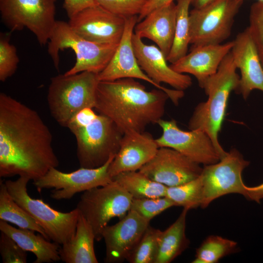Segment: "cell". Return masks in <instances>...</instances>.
Returning a JSON list of instances; mask_svg holds the SVG:
<instances>
[{"instance_id": "8", "label": "cell", "mask_w": 263, "mask_h": 263, "mask_svg": "<svg viewBox=\"0 0 263 263\" xmlns=\"http://www.w3.org/2000/svg\"><path fill=\"white\" fill-rule=\"evenodd\" d=\"M56 0H0L2 22L11 32L26 28L41 46L48 43L55 26Z\"/></svg>"}, {"instance_id": "34", "label": "cell", "mask_w": 263, "mask_h": 263, "mask_svg": "<svg viewBox=\"0 0 263 263\" xmlns=\"http://www.w3.org/2000/svg\"><path fill=\"white\" fill-rule=\"evenodd\" d=\"M148 0H95L97 4L123 19L139 16Z\"/></svg>"}, {"instance_id": "12", "label": "cell", "mask_w": 263, "mask_h": 263, "mask_svg": "<svg viewBox=\"0 0 263 263\" xmlns=\"http://www.w3.org/2000/svg\"><path fill=\"white\" fill-rule=\"evenodd\" d=\"M114 156H112L105 164L96 168L80 167L76 170L66 173L56 168H52L43 176L33 181V185L38 192L43 189L53 188L51 193V197L53 199H70L77 193L104 186L112 182L113 180L109 173L108 169Z\"/></svg>"}, {"instance_id": "15", "label": "cell", "mask_w": 263, "mask_h": 263, "mask_svg": "<svg viewBox=\"0 0 263 263\" xmlns=\"http://www.w3.org/2000/svg\"><path fill=\"white\" fill-rule=\"evenodd\" d=\"M125 19L95 4L78 12L68 22L75 32L88 40L118 44L124 31Z\"/></svg>"}, {"instance_id": "5", "label": "cell", "mask_w": 263, "mask_h": 263, "mask_svg": "<svg viewBox=\"0 0 263 263\" xmlns=\"http://www.w3.org/2000/svg\"><path fill=\"white\" fill-rule=\"evenodd\" d=\"M47 44L48 53L57 70L60 62L59 51L69 48L74 51L75 63L64 73L66 75L84 71L98 74L107 66L118 45L88 40L75 32L68 22L62 20H56Z\"/></svg>"}, {"instance_id": "32", "label": "cell", "mask_w": 263, "mask_h": 263, "mask_svg": "<svg viewBox=\"0 0 263 263\" xmlns=\"http://www.w3.org/2000/svg\"><path fill=\"white\" fill-rule=\"evenodd\" d=\"M11 32L0 34V81H5L16 72L19 61L16 47L10 42Z\"/></svg>"}, {"instance_id": "39", "label": "cell", "mask_w": 263, "mask_h": 263, "mask_svg": "<svg viewBox=\"0 0 263 263\" xmlns=\"http://www.w3.org/2000/svg\"><path fill=\"white\" fill-rule=\"evenodd\" d=\"M174 0H148L138 16V22L152 11L173 2Z\"/></svg>"}, {"instance_id": "42", "label": "cell", "mask_w": 263, "mask_h": 263, "mask_svg": "<svg viewBox=\"0 0 263 263\" xmlns=\"http://www.w3.org/2000/svg\"><path fill=\"white\" fill-rule=\"evenodd\" d=\"M257 1H259V2H260L262 3H263V0H257Z\"/></svg>"}, {"instance_id": "23", "label": "cell", "mask_w": 263, "mask_h": 263, "mask_svg": "<svg viewBox=\"0 0 263 263\" xmlns=\"http://www.w3.org/2000/svg\"><path fill=\"white\" fill-rule=\"evenodd\" d=\"M95 236L92 227L79 212L75 235L62 244L60 260L66 263H97L94 249Z\"/></svg>"}, {"instance_id": "21", "label": "cell", "mask_w": 263, "mask_h": 263, "mask_svg": "<svg viewBox=\"0 0 263 263\" xmlns=\"http://www.w3.org/2000/svg\"><path fill=\"white\" fill-rule=\"evenodd\" d=\"M233 45L232 40L219 44L192 47L189 53L170 66L178 73L193 75L200 86L206 79L216 73Z\"/></svg>"}, {"instance_id": "35", "label": "cell", "mask_w": 263, "mask_h": 263, "mask_svg": "<svg viewBox=\"0 0 263 263\" xmlns=\"http://www.w3.org/2000/svg\"><path fill=\"white\" fill-rule=\"evenodd\" d=\"M247 27L255 43L263 67V3L257 1L250 7Z\"/></svg>"}, {"instance_id": "6", "label": "cell", "mask_w": 263, "mask_h": 263, "mask_svg": "<svg viewBox=\"0 0 263 263\" xmlns=\"http://www.w3.org/2000/svg\"><path fill=\"white\" fill-rule=\"evenodd\" d=\"M30 180L19 176L15 181H6L5 184L14 200L43 229L48 238L59 244H63L75 234L79 210L75 208L69 212H62L41 199L31 197L27 189Z\"/></svg>"}, {"instance_id": "26", "label": "cell", "mask_w": 263, "mask_h": 263, "mask_svg": "<svg viewBox=\"0 0 263 263\" xmlns=\"http://www.w3.org/2000/svg\"><path fill=\"white\" fill-rule=\"evenodd\" d=\"M113 180L133 198L161 197L166 195L167 186L150 179L139 170L120 173Z\"/></svg>"}, {"instance_id": "38", "label": "cell", "mask_w": 263, "mask_h": 263, "mask_svg": "<svg viewBox=\"0 0 263 263\" xmlns=\"http://www.w3.org/2000/svg\"><path fill=\"white\" fill-rule=\"evenodd\" d=\"M95 4H97L95 0H63V7L70 19L83 9Z\"/></svg>"}, {"instance_id": "27", "label": "cell", "mask_w": 263, "mask_h": 263, "mask_svg": "<svg viewBox=\"0 0 263 263\" xmlns=\"http://www.w3.org/2000/svg\"><path fill=\"white\" fill-rule=\"evenodd\" d=\"M0 220L37 232L49 239L43 229L13 199L5 182L0 185Z\"/></svg>"}, {"instance_id": "2", "label": "cell", "mask_w": 263, "mask_h": 263, "mask_svg": "<svg viewBox=\"0 0 263 263\" xmlns=\"http://www.w3.org/2000/svg\"><path fill=\"white\" fill-rule=\"evenodd\" d=\"M168 99L163 91H148L134 78L100 81L94 109L110 118L123 134L140 132L162 118Z\"/></svg>"}, {"instance_id": "22", "label": "cell", "mask_w": 263, "mask_h": 263, "mask_svg": "<svg viewBox=\"0 0 263 263\" xmlns=\"http://www.w3.org/2000/svg\"><path fill=\"white\" fill-rule=\"evenodd\" d=\"M176 22V5L172 2L152 11L138 22L134 34L155 42L167 58L173 44Z\"/></svg>"}, {"instance_id": "9", "label": "cell", "mask_w": 263, "mask_h": 263, "mask_svg": "<svg viewBox=\"0 0 263 263\" xmlns=\"http://www.w3.org/2000/svg\"><path fill=\"white\" fill-rule=\"evenodd\" d=\"M132 197L115 181L83 192L76 208L93 228L95 240L102 238L103 228L114 217H123L130 209Z\"/></svg>"}, {"instance_id": "19", "label": "cell", "mask_w": 263, "mask_h": 263, "mask_svg": "<svg viewBox=\"0 0 263 263\" xmlns=\"http://www.w3.org/2000/svg\"><path fill=\"white\" fill-rule=\"evenodd\" d=\"M132 40L140 67L157 84L165 83L174 89L183 91L191 86V77L174 71L168 65L166 57L158 47L145 44L134 33Z\"/></svg>"}, {"instance_id": "3", "label": "cell", "mask_w": 263, "mask_h": 263, "mask_svg": "<svg viewBox=\"0 0 263 263\" xmlns=\"http://www.w3.org/2000/svg\"><path fill=\"white\" fill-rule=\"evenodd\" d=\"M230 52L215 74L200 86L207 95V100L197 105L189 120V130H199L212 140L220 159L227 153L219 141V134L226 114L229 95L239 86L240 76Z\"/></svg>"}, {"instance_id": "20", "label": "cell", "mask_w": 263, "mask_h": 263, "mask_svg": "<svg viewBox=\"0 0 263 263\" xmlns=\"http://www.w3.org/2000/svg\"><path fill=\"white\" fill-rule=\"evenodd\" d=\"M159 148L149 132L124 133L119 150L109 167L110 175L113 178L123 172L139 170L154 156Z\"/></svg>"}, {"instance_id": "25", "label": "cell", "mask_w": 263, "mask_h": 263, "mask_svg": "<svg viewBox=\"0 0 263 263\" xmlns=\"http://www.w3.org/2000/svg\"><path fill=\"white\" fill-rule=\"evenodd\" d=\"M188 209H183L176 220L164 231L158 239L154 263H169L187 249L190 241L186 236V217Z\"/></svg>"}, {"instance_id": "36", "label": "cell", "mask_w": 263, "mask_h": 263, "mask_svg": "<svg viewBox=\"0 0 263 263\" xmlns=\"http://www.w3.org/2000/svg\"><path fill=\"white\" fill-rule=\"evenodd\" d=\"M0 253L4 263H26L27 251L10 237L1 231Z\"/></svg>"}, {"instance_id": "10", "label": "cell", "mask_w": 263, "mask_h": 263, "mask_svg": "<svg viewBox=\"0 0 263 263\" xmlns=\"http://www.w3.org/2000/svg\"><path fill=\"white\" fill-rule=\"evenodd\" d=\"M242 0H216L189 12L190 44L192 47L219 44L230 36Z\"/></svg>"}, {"instance_id": "11", "label": "cell", "mask_w": 263, "mask_h": 263, "mask_svg": "<svg viewBox=\"0 0 263 263\" xmlns=\"http://www.w3.org/2000/svg\"><path fill=\"white\" fill-rule=\"evenodd\" d=\"M249 163L239 151L232 148L218 162L204 166L200 175L203 186L201 207L206 208L213 201L228 194L245 197L246 185L242 173Z\"/></svg>"}, {"instance_id": "28", "label": "cell", "mask_w": 263, "mask_h": 263, "mask_svg": "<svg viewBox=\"0 0 263 263\" xmlns=\"http://www.w3.org/2000/svg\"><path fill=\"white\" fill-rule=\"evenodd\" d=\"M175 35L167 61L173 63L188 53L190 44L189 6L191 0H177Z\"/></svg>"}, {"instance_id": "17", "label": "cell", "mask_w": 263, "mask_h": 263, "mask_svg": "<svg viewBox=\"0 0 263 263\" xmlns=\"http://www.w3.org/2000/svg\"><path fill=\"white\" fill-rule=\"evenodd\" d=\"M150 221L130 210L116 224L106 226L102 232L106 245L105 262L115 263L126 260L150 225Z\"/></svg>"}, {"instance_id": "29", "label": "cell", "mask_w": 263, "mask_h": 263, "mask_svg": "<svg viewBox=\"0 0 263 263\" xmlns=\"http://www.w3.org/2000/svg\"><path fill=\"white\" fill-rule=\"evenodd\" d=\"M238 250L236 242L218 235H210L196 249L195 258L192 263H216Z\"/></svg>"}, {"instance_id": "7", "label": "cell", "mask_w": 263, "mask_h": 263, "mask_svg": "<svg viewBox=\"0 0 263 263\" xmlns=\"http://www.w3.org/2000/svg\"><path fill=\"white\" fill-rule=\"evenodd\" d=\"M71 132L75 138L79 165L85 168L101 167L115 155L123 135L110 118L101 114L85 126Z\"/></svg>"}, {"instance_id": "37", "label": "cell", "mask_w": 263, "mask_h": 263, "mask_svg": "<svg viewBox=\"0 0 263 263\" xmlns=\"http://www.w3.org/2000/svg\"><path fill=\"white\" fill-rule=\"evenodd\" d=\"M93 109L87 108L80 111L70 121L67 128L71 131L91 122L97 115Z\"/></svg>"}, {"instance_id": "18", "label": "cell", "mask_w": 263, "mask_h": 263, "mask_svg": "<svg viewBox=\"0 0 263 263\" xmlns=\"http://www.w3.org/2000/svg\"><path fill=\"white\" fill-rule=\"evenodd\" d=\"M230 51L233 62L241 76L236 91L246 99L251 92H263V67L254 39L247 27L233 40Z\"/></svg>"}, {"instance_id": "33", "label": "cell", "mask_w": 263, "mask_h": 263, "mask_svg": "<svg viewBox=\"0 0 263 263\" xmlns=\"http://www.w3.org/2000/svg\"><path fill=\"white\" fill-rule=\"evenodd\" d=\"M175 207L173 202L166 196L141 199L132 198L130 209L141 216L151 220L168 208Z\"/></svg>"}, {"instance_id": "14", "label": "cell", "mask_w": 263, "mask_h": 263, "mask_svg": "<svg viewBox=\"0 0 263 263\" xmlns=\"http://www.w3.org/2000/svg\"><path fill=\"white\" fill-rule=\"evenodd\" d=\"M157 124L162 130L155 139L159 147L174 149L191 160L204 166L218 162L220 157L213 143L205 132L199 130H181L174 120L160 119Z\"/></svg>"}, {"instance_id": "31", "label": "cell", "mask_w": 263, "mask_h": 263, "mask_svg": "<svg viewBox=\"0 0 263 263\" xmlns=\"http://www.w3.org/2000/svg\"><path fill=\"white\" fill-rule=\"evenodd\" d=\"M161 231L149 225L126 260L130 263H154Z\"/></svg>"}, {"instance_id": "30", "label": "cell", "mask_w": 263, "mask_h": 263, "mask_svg": "<svg viewBox=\"0 0 263 263\" xmlns=\"http://www.w3.org/2000/svg\"><path fill=\"white\" fill-rule=\"evenodd\" d=\"M166 196L175 207H182L188 210L201 207L203 186L200 176L181 185L168 187Z\"/></svg>"}, {"instance_id": "41", "label": "cell", "mask_w": 263, "mask_h": 263, "mask_svg": "<svg viewBox=\"0 0 263 263\" xmlns=\"http://www.w3.org/2000/svg\"><path fill=\"white\" fill-rule=\"evenodd\" d=\"M216 0H191V5L194 8H202Z\"/></svg>"}, {"instance_id": "16", "label": "cell", "mask_w": 263, "mask_h": 263, "mask_svg": "<svg viewBox=\"0 0 263 263\" xmlns=\"http://www.w3.org/2000/svg\"><path fill=\"white\" fill-rule=\"evenodd\" d=\"M203 167L178 151L159 147L154 156L139 171L168 187L176 186L199 177Z\"/></svg>"}, {"instance_id": "4", "label": "cell", "mask_w": 263, "mask_h": 263, "mask_svg": "<svg viewBox=\"0 0 263 263\" xmlns=\"http://www.w3.org/2000/svg\"><path fill=\"white\" fill-rule=\"evenodd\" d=\"M99 81L98 74L88 71L60 74L51 78L47 100L50 113L58 124L67 128L80 111L94 109Z\"/></svg>"}, {"instance_id": "40", "label": "cell", "mask_w": 263, "mask_h": 263, "mask_svg": "<svg viewBox=\"0 0 263 263\" xmlns=\"http://www.w3.org/2000/svg\"><path fill=\"white\" fill-rule=\"evenodd\" d=\"M246 195L245 198L260 203L263 199V183L254 187H247L246 186Z\"/></svg>"}, {"instance_id": "13", "label": "cell", "mask_w": 263, "mask_h": 263, "mask_svg": "<svg viewBox=\"0 0 263 263\" xmlns=\"http://www.w3.org/2000/svg\"><path fill=\"white\" fill-rule=\"evenodd\" d=\"M137 22L138 16L126 19L122 38L110 62L98 74L99 81H113L123 78L143 80L166 93L173 103L177 105L184 96V92L157 84L144 73L138 63L132 40Z\"/></svg>"}, {"instance_id": "24", "label": "cell", "mask_w": 263, "mask_h": 263, "mask_svg": "<svg viewBox=\"0 0 263 263\" xmlns=\"http://www.w3.org/2000/svg\"><path fill=\"white\" fill-rule=\"evenodd\" d=\"M0 230L13 239L23 250L36 256L34 263H52L60 260L59 244L50 242L41 234L36 235L34 231L17 228L0 220Z\"/></svg>"}, {"instance_id": "1", "label": "cell", "mask_w": 263, "mask_h": 263, "mask_svg": "<svg viewBox=\"0 0 263 263\" xmlns=\"http://www.w3.org/2000/svg\"><path fill=\"white\" fill-rule=\"evenodd\" d=\"M51 132L39 113L5 93H0V176L35 181L59 161Z\"/></svg>"}]
</instances>
